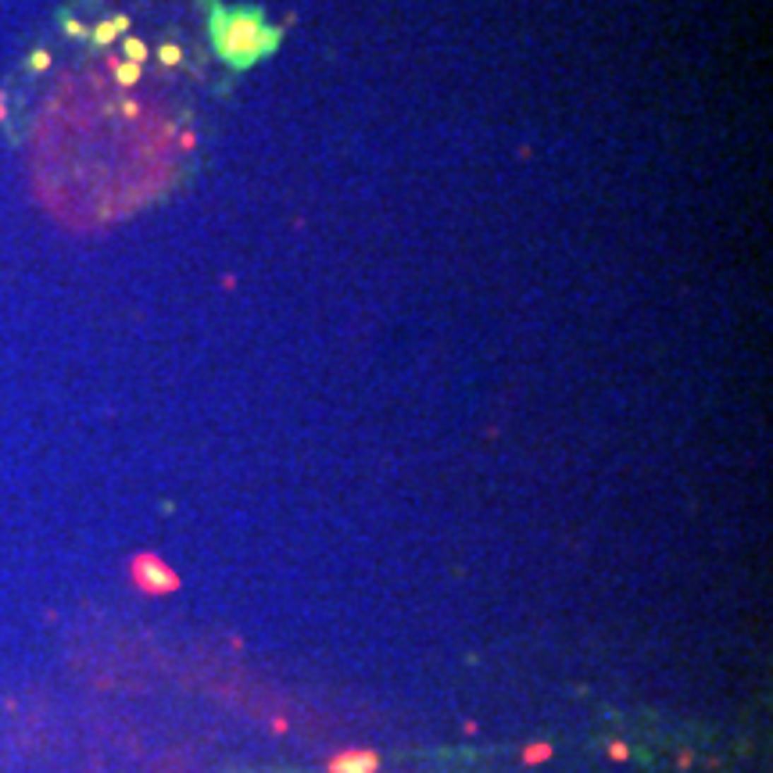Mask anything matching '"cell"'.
Segmentation results:
<instances>
[{"instance_id": "cell-1", "label": "cell", "mask_w": 773, "mask_h": 773, "mask_svg": "<svg viewBox=\"0 0 773 773\" xmlns=\"http://www.w3.org/2000/svg\"><path fill=\"white\" fill-rule=\"evenodd\" d=\"M208 29H211L215 54L237 72L258 65L265 54H272L276 43H280V29L265 25L261 11H254V8L230 11L223 4H211V25Z\"/></svg>"}, {"instance_id": "cell-2", "label": "cell", "mask_w": 773, "mask_h": 773, "mask_svg": "<svg viewBox=\"0 0 773 773\" xmlns=\"http://www.w3.org/2000/svg\"><path fill=\"white\" fill-rule=\"evenodd\" d=\"M129 580H133L136 591H143L147 598H165V594H176V591L183 587L179 573H176L169 562H165V559L151 555V551H143V555H136V559L129 562Z\"/></svg>"}, {"instance_id": "cell-3", "label": "cell", "mask_w": 773, "mask_h": 773, "mask_svg": "<svg viewBox=\"0 0 773 773\" xmlns=\"http://www.w3.org/2000/svg\"><path fill=\"white\" fill-rule=\"evenodd\" d=\"M326 773H379V752L372 748H344L326 762Z\"/></svg>"}, {"instance_id": "cell-4", "label": "cell", "mask_w": 773, "mask_h": 773, "mask_svg": "<svg viewBox=\"0 0 773 773\" xmlns=\"http://www.w3.org/2000/svg\"><path fill=\"white\" fill-rule=\"evenodd\" d=\"M551 755H555L551 741H530V745L523 748V762H526V766H541V762H548Z\"/></svg>"}, {"instance_id": "cell-5", "label": "cell", "mask_w": 773, "mask_h": 773, "mask_svg": "<svg viewBox=\"0 0 773 773\" xmlns=\"http://www.w3.org/2000/svg\"><path fill=\"white\" fill-rule=\"evenodd\" d=\"M126 25H129V18H126V15H115L112 22H104V25L93 29V40H97V43H112L119 33H126Z\"/></svg>"}, {"instance_id": "cell-6", "label": "cell", "mask_w": 773, "mask_h": 773, "mask_svg": "<svg viewBox=\"0 0 773 773\" xmlns=\"http://www.w3.org/2000/svg\"><path fill=\"white\" fill-rule=\"evenodd\" d=\"M140 76H143V69L133 65V61H119L115 65V83L119 86H133V83H140Z\"/></svg>"}, {"instance_id": "cell-7", "label": "cell", "mask_w": 773, "mask_h": 773, "mask_svg": "<svg viewBox=\"0 0 773 773\" xmlns=\"http://www.w3.org/2000/svg\"><path fill=\"white\" fill-rule=\"evenodd\" d=\"M122 47H126V61H133V65H143V61H147V43H143V40H126Z\"/></svg>"}, {"instance_id": "cell-8", "label": "cell", "mask_w": 773, "mask_h": 773, "mask_svg": "<svg viewBox=\"0 0 773 773\" xmlns=\"http://www.w3.org/2000/svg\"><path fill=\"white\" fill-rule=\"evenodd\" d=\"M605 752H609V759H616V762H627V759H630V748H627L623 741H609V745H605Z\"/></svg>"}, {"instance_id": "cell-9", "label": "cell", "mask_w": 773, "mask_h": 773, "mask_svg": "<svg viewBox=\"0 0 773 773\" xmlns=\"http://www.w3.org/2000/svg\"><path fill=\"white\" fill-rule=\"evenodd\" d=\"M158 58H161L165 65H179V61H183V54H179V47H161V50H158Z\"/></svg>"}, {"instance_id": "cell-10", "label": "cell", "mask_w": 773, "mask_h": 773, "mask_svg": "<svg viewBox=\"0 0 773 773\" xmlns=\"http://www.w3.org/2000/svg\"><path fill=\"white\" fill-rule=\"evenodd\" d=\"M47 65H50V54H43V50L33 54V69H47Z\"/></svg>"}, {"instance_id": "cell-11", "label": "cell", "mask_w": 773, "mask_h": 773, "mask_svg": "<svg viewBox=\"0 0 773 773\" xmlns=\"http://www.w3.org/2000/svg\"><path fill=\"white\" fill-rule=\"evenodd\" d=\"M272 731H276V734L287 731V720H283V716H276V720H272Z\"/></svg>"}]
</instances>
